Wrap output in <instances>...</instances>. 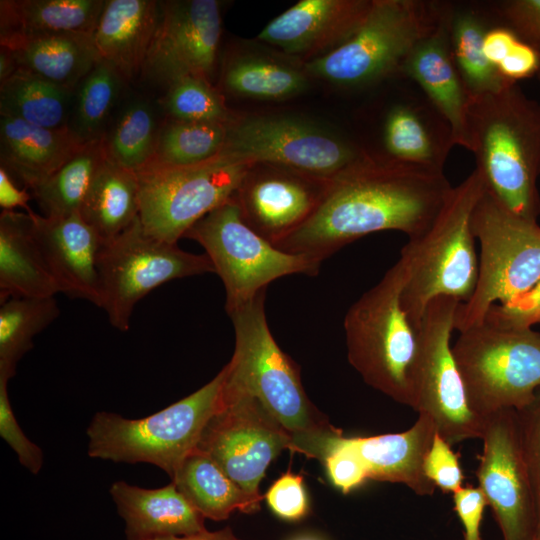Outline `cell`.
<instances>
[{"label":"cell","instance_id":"cell-5","mask_svg":"<svg viewBox=\"0 0 540 540\" xmlns=\"http://www.w3.org/2000/svg\"><path fill=\"white\" fill-rule=\"evenodd\" d=\"M404 279L399 259L352 304L344 330L348 361L365 383L415 409L419 330L402 307Z\"/></svg>","mask_w":540,"mask_h":540},{"label":"cell","instance_id":"cell-22","mask_svg":"<svg viewBox=\"0 0 540 540\" xmlns=\"http://www.w3.org/2000/svg\"><path fill=\"white\" fill-rule=\"evenodd\" d=\"M442 15L407 57L401 76L413 81L449 123L455 145L467 149L469 94L453 61Z\"/></svg>","mask_w":540,"mask_h":540},{"label":"cell","instance_id":"cell-10","mask_svg":"<svg viewBox=\"0 0 540 540\" xmlns=\"http://www.w3.org/2000/svg\"><path fill=\"white\" fill-rule=\"evenodd\" d=\"M198 242L226 290L228 312L255 298L274 280L292 274L316 276L320 263L284 252L243 218L233 196L208 213L185 234Z\"/></svg>","mask_w":540,"mask_h":540},{"label":"cell","instance_id":"cell-9","mask_svg":"<svg viewBox=\"0 0 540 540\" xmlns=\"http://www.w3.org/2000/svg\"><path fill=\"white\" fill-rule=\"evenodd\" d=\"M471 230L480 242L474 292L459 303L454 330L481 323L489 309L506 305L532 290L540 281V226L519 217L486 191L471 217Z\"/></svg>","mask_w":540,"mask_h":540},{"label":"cell","instance_id":"cell-2","mask_svg":"<svg viewBox=\"0 0 540 540\" xmlns=\"http://www.w3.org/2000/svg\"><path fill=\"white\" fill-rule=\"evenodd\" d=\"M265 292L228 312L235 348L225 383L256 398L281 426L292 452L323 463L342 430L309 399L298 364L277 344L265 314Z\"/></svg>","mask_w":540,"mask_h":540},{"label":"cell","instance_id":"cell-47","mask_svg":"<svg viewBox=\"0 0 540 540\" xmlns=\"http://www.w3.org/2000/svg\"><path fill=\"white\" fill-rule=\"evenodd\" d=\"M453 502L464 528V540H483L480 527L487 501L481 489L463 486L453 493Z\"/></svg>","mask_w":540,"mask_h":540},{"label":"cell","instance_id":"cell-35","mask_svg":"<svg viewBox=\"0 0 540 540\" xmlns=\"http://www.w3.org/2000/svg\"><path fill=\"white\" fill-rule=\"evenodd\" d=\"M60 314L54 296L10 298L0 307V377L15 375L19 360L33 347L34 337Z\"/></svg>","mask_w":540,"mask_h":540},{"label":"cell","instance_id":"cell-28","mask_svg":"<svg viewBox=\"0 0 540 540\" xmlns=\"http://www.w3.org/2000/svg\"><path fill=\"white\" fill-rule=\"evenodd\" d=\"M0 47L12 53L18 68L73 92L100 60L93 33L1 37Z\"/></svg>","mask_w":540,"mask_h":540},{"label":"cell","instance_id":"cell-39","mask_svg":"<svg viewBox=\"0 0 540 540\" xmlns=\"http://www.w3.org/2000/svg\"><path fill=\"white\" fill-rule=\"evenodd\" d=\"M124 79L98 60L76 89L69 128L84 142L102 138L103 128L118 99Z\"/></svg>","mask_w":540,"mask_h":540},{"label":"cell","instance_id":"cell-57","mask_svg":"<svg viewBox=\"0 0 540 540\" xmlns=\"http://www.w3.org/2000/svg\"><path fill=\"white\" fill-rule=\"evenodd\" d=\"M535 540H540V538H539V539H535Z\"/></svg>","mask_w":540,"mask_h":540},{"label":"cell","instance_id":"cell-49","mask_svg":"<svg viewBox=\"0 0 540 540\" xmlns=\"http://www.w3.org/2000/svg\"><path fill=\"white\" fill-rule=\"evenodd\" d=\"M487 314L508 323L531 327L540 314V281L518 299L506 305H493Z\"/></svg>","mask_w":540,"mask_h":540},{"label":"cell","instance_id":"cell-16","mask_svg":"<svg viewBox=\"0 0 540 540\" xmlns=\"http://www.w3.org/2000/svg\"><path fill=\"white\" fill-rule=\"evenodd\" d=\"M478 487L493 511L503 540H535L537 511L524 460L515 409L485 419Z\"/></svg>","mask_w":540,"mask_h":540},{"label":"cell","instance_id":"cell-8","mask_svg":"<svg viewBox=\"0 0 540 540\" xmlns=\"http://www.w3.org/2000/svg\"><path fill=\"white\" fill-rule=\"evenodd\" d=\"M224 380L223 367L197 391L140 419L96 413L87 428L88 455L116 463L152 464L172 479L220 409Z\"/></svg>","mask_w":540,"mask_h":540},{"label":"cell","instance_id":"cell-17","mask_svg":"<svg viewBox=\"0 0 540 540\" xmlns=\"http://www.w3.org/2000/svg\"><path fill=\"white\" fill-rule=\"evenodd\" d=\"M221 30L216 0L160 1L159 23L141 73L166 87L186 76L209 81Z\"/></svg>","mask_w":540,"mask_h":540},{"label":"cell","instance_id":"cell-36","mask_svg":"<svg viewBox=\"0 0 540 540\" xmlns=\"http://www.w3.org/2000/svg\"><path fill=\"white\" fill-rule=\"evenodd\" d=\"M223 84L238 96L280 100L302 93L308 80L304 72L291 66L262 57L243 56L226 66Z\"/></svg>","mask_w":540,"mask_h":540},{"label":"cell","instance_id":"cell-52","mask_svg":"<svg viewBox=\"0 0 540 540\" xmlns=\"http://www.w3.org/2000/svg\"><path fill=\"white\" fill-rule=\"evenodd\" d=\"M150 540H241L238 538L230 527H225L218 531H208L207 529L201 532L182 535V536H169L160 537Z\"/></svg>","mask_w":540,"mask_h":540},{"label":"cell","instance_id":"cell-27","mask_svg":"<svg viewBox=\"0 0 540 540\" xmlns=\"http://www.w3.org/2000/svg\"><path fill=\"white\" fill-rule=\"evenodd\" d=\"M443 16L450 52L469 97L509 84L487 61L483 39L499 23L492 1H444Z\"/></svg>","mask_w":540,"mask_h":540},{"label":"cell","instance_id":"cell-29","mask_svg":"<svg viewBox=\"0 0 540 540\" xmlns=\"http://www.w3.org/2000/svg\"><path fill=\"white\" fill-rule=\"evenodd\" d=\"M30 213L3 211L0 215L1 303L60 293L34 236Z\"/></svg>","mask_w":540,"mask_h":540},{"label":"cell","instance_id":"cell-40","mask_svg":"<svg viewBox=\"0 0 540 540\" xmlns=\"http://www.w3.org/2000/svg\"><path fill=\"white\" fill-rule=\"evenodd\" d=\"M161 103L171 119L223 124L231 121L223 99L206 79L193 76L176 79L167 86Z\"/></svg>","mask_w":540,"mask_h":540},{"label":"cell","instance_id":"cell-19","mask_svg":"<svg viewBox=\"0 0 540 540\" xmlns=\"http://www.w3.org/2000/svg\"><path fill=\"white\" fill-rule=\"evenodd\" d=\"M327 186L291 171L252 168L234 197L244 220L276 246L311 216Z\"/></svg>","mask_w":540,"mask_h":540},{"label":"cell","instance_id":"cell-24","mask_svg":"<svg viewBox=\"0 0 540 540\" xmlns=\"http://www.w3.org/2000/svg\"><path fill=\"white\" fill-rule=\"evenodd\" d=\"M436 433L434 421L419 413L403 432L349 437L348 441L363 460L369 479L401 483L419 496H430L436 487L425 475L424 462Z\"/></svg>","mask_w":540,"mask_h":540},{"label":"cell","instance_id":"cell-43","mask_svg":"<svg viewBox=\"0 0 540 540\" xmlns=\"http://www.w3.org/2000/svg\"><path fill=\"white\" fill-rule=\"evenodd\" d=\"M323 464L333 485L344 494L369 479L363 460L344 436L336 440Z\"/></svg>","mask_w":540,"mask_h":540},{"label":"cell","instance_id":"cell-37","mask_svg":"<svg viewBox=\"0 0 540 540\" xmlns=\"http://www.w3.org/2000/svg\"><path fill=\"white\" fill-rule=\"evenodd\" d=\"M226 134L227 124L171 119L159 128L154 154L144 167H176L204 162L221 151Z\"/></svg>","mask_w":540,"mask_h":540},{"label":"cell","instance_id":"cell-44","mask_svg":"<svg viewBox=\"0 0 540 540\" xmlns=\"http://www.w3.org/2000/svg\"><path fill=\"white\" fill-rule=\"evenodd\" d=\"M500 23L540 52V0L492 1Z\"/></svg>","mask_w":540,"mask_h":540},{"label":"cell","instance_id":"cell-45","mask_svg":"<svg viewBox=\"0 0 540 540\" xmlns=\"http://www.w3.org/2000/svg\"><path fill=\"white\" fill-rule=\"evenodd\" d=\"M424 472L429 481L444 493H454L463 487L464 474L458 456L438 433L425 458Z\"/></svg>","mask_w":540,"mask_h":540},{"label":"cell","instance_id":"cell-11","mask_svg":"<svg viewBox=\"0 0 540 540\" xmlns=\"http://www.w3.org/2000/svg\"><path fill=\"white\" fill-rule=\"evenodd\" d=\"M253 167L219 152L194 165L140 169L139 218L145 231L177 244L194 224L236 194Z\"/></svg>","mask_w":540,"mask_h":540},{"label":"cell","instance_id":"cell-32","mask_svg":"<svg viewBox=\"0 0 540 540\" xmlns=\"http://www.w3.org/2000/svg\"><path fill=\"white\" fill-rule=\"evenodd\" d=\"M80 214L103 243L115 238L139 216L137 173L119 166L107 156L94 178Z\"/></svg>","mask_w":540,"mask_h":540},{"label":"cell","instance_id":"cell-50","mask_svg":"<svg viewBox=\"0 0 540 540\" xmlns=\"http://www.w3.org/2000/svg\"><path fill=\"white\" fill-rule=\"evenodd\" d=\"M519 40L520 38L511 28L499 22L489 28L484 36V56L496 69Z\"/></svg>","mask_w":540,"mask_h":540},{"label":"cell","instance_id":"cell-1","mask_svg":"<svg viewBox=\"0 0 540 540\" xmlns=\"http://www.w3.org/2000/svg\"><path fill=\"white\" fill-rule=\"evenodd\" d=\"M443 172L367 158L328 183L311 216L276 247L322 263L374 232L413 238L433 222L452 190Z\"/></svg>","mask_w":540,"mask_h":540},{"label":"cell","instance_id":"cell-20","mask_svg":"<svg viewBox=\"0 0 540 540\" xmlns=\"http://www.w3.org/2000/svg\"><path fill=\"white\" fill-rule=\"evenodd\" d=\"M371 3L301 0L270 21L258 39L287 54L314 59L345 42L360 26Z\"/></svg>","mask_w":540,"mask_h":540},{"label":"cell","instance_id":"cell-54","mask_svg":"<svg viewBox=\"0 0 540 540\" xmlns=\"http://www.w3.org/2000/svg\"><path fill=\"white\" fill-rule=\"evenodd\" d=\"M294 540H317V539L312 538V537H299V538H296Z\"/></svg>","mask_w":540,"mask_h":540},{"label":"cell","instance_id":"cell-21","mask_svg":"<svg viewBox=\"0 0 540 540\" xmlns=\"http://www.w3.org/2000/svg\"><path fill=\"white\" fill-rule=\"evenodd\" d=\"M30 214L34 236L59 292L100 307L98 256L103 242L97 232L80 212L66 217Z\"/></svg>","mask_w":540,"mask_h":540},{"label":"cell","instance_id":"cell-3","mask_svg":"<svg viewBox=\"0 0 540 540\" xmlns=\"http://www.w3.org/2000/svg\"><path fill=\"white\" fill-rule=\"evenodd\" d=\"M467 150L485 191L511 213L537 222L540 104L517 83L469 98Z\"/></svg>","mask_w":540,"mask_h":540},{"label":"cell","instance_id":"cell-23","mask_svg":"<svg viewBox=\"0 0 540 540\" xmlns=\"http://www.w3.org/2000/svg\"><path fill=\"white\" fill-rule=\"evenodd\" d=\"M126 540L182 536L206 530L205 517L170 484L154 489L116 481L110 487Z\"/></svg>","mask_w":540,"mask_h":540},{"label":"cell","instance_id":"cell-18","mask_svg":"<svg viewBox=\"0 0 540 540\" xmlns=\"http://www.w3.org/2000/svg\"><path fill=\"white\" fill-rule=\"evenodd\" d=\"M378 130L380 151L374 160L383 163L443 172L455 146L449 123L406 77L400 95L380 114Z\"/></svg>","mask_w":540,"mask_h":540},{"label":"cell","instance_id":"cell-38","mask_svg":"<svg viewBox=\"0 0 540 540\" xmlns=\"http://www.w3.org/2000/svg\"><path fill=\"white\" fill-rule=\"evenodd\" d=\"M158 132L151 104L143 98L134 99L121 111L109 136L104 135L107 156L119 166L137 172L152 158Z\"/></svg>","mask_w":540,"mask_h":540},{"label":"cell","instance_id":"cell-15","mask_svg":"<svg viewBox=\"0 0 540 540\" xmlns=\"http://www.w3.org/2000/svg\"><path fill=\"white\" fill-rule=\"evenodd\" d=\"M197 448L240 488L262 500L259 484L270 463L290 449V442L256 398L224 380L221 407L206 425Z\"/></svg>","mask_w":540,"mask_h":540},{"label":"cell","instance_id":"cell-53","mask_svg":"<svg viewBox=\"0 0 540 540\" xmlns=\"http://www.w3.org/2000/svg\"><path fill=\"white\" fill-rule=\"evenodd\" d=\"M18 69V65L15 61L12 53L1 47L0 49V82H3L9 78Z\"/></svg>","mask_w":540,"mask_h":540},{"label":"cell","instance_id":"cell-14","mask_svg":"<svg viewBox=\"0 0 540 540\" xmlns=\"http://www.w3.org/2000/svg\"><path fill=\"white\" fill-rule=\"evenodd\" d=\"M459 303L451 297H438L423 316L414 409L429 416L437 433L451 446L467 439H481L485 426L469 406L450 344Z\"/></svg>","mask_w":540,"mask_h":540},{"label":"cell","instance_id":"cell-48","mask_svg":"<svg viewBox=\"0 0 540 540\" xmlns=\"http://www.w3.org/2000/svg\"><path fill=\"white\" fill-rule=\"evenodd\" d=\"M539 69L540 52L521 39L496 68L498 74L509 83L534 76Z\"/></svg>","mask_w":540,"mask_h":540},{"label":"cell","instance_id":"cell-33","mask_svg":"<svg viewBox=\"0 0 540 540\" xmlns=\"http://www.w3.org/2000/svg\"><path fill=\"white\" fill-rule=\"evenodd\" d=\"M73 91L28 70L18 68L0 82V116L36 126L57 129L69 126Z\"/></svg>","mask_w":540,"mask_h":540},{"label":"cell","instance_id":"cell-12","mask_svg":"<svg viewBox=\"0 0 540 540\" xmlns=\"http://www.w3.org/2000/svg\"><path fill=\"white\" fill-rule=\"evenodd\" d=\"M220 153L252 165H275L325 183L369 158L350 140L307 121L277 115L231 119Z\"/></svg>","mask_w":540,"mask_h":540},{"label":"cell","instance_id":"cell-6","mask_svg":"<svg viewBox=\"0 0 540 540\" xmlns=\"http://www.w3.org/2000/svg\"><path fill=\"white\" fill-rule=\"evenodd\" d=\"M442 1L372 0L356 31L306 62L307 74L344 88H366L401 76L415 46L440 23Z\"/></svg>","mask_w":540,"mask_h":540},{"label":"cell","instance_id":"cell-26","mask_svg":"<svg viewBox=\"0 0 540 540\" xmlns=\"http://www.w3.org/2000/svg\"><path fill=\"white\" fill-rule=\"evenodd\" d=\"M160 18V1L106 0L93 32L99 58L130 81L142 71Z\"/></svg>","mask_w":540,"mask_h":540},{"label":"cell","instance_id":"cell-25","mask_svg":"<svg viewBox=\"0 0 540 540\" xmlns=\"http://www.w3.org/2000/svg\"><path fill=\"white\" fill-rule=\"evenodd\" d=\"M86 143L69 126L51 129L0 117L1 167L31 191L50 178Z\"/></svg>","mask_w":540,"mask_h":540},{"label":"cell","instance_id":"cell-31","mask_svg":"<svg viewBox=\"0 0 540 540\" xmlns=\"http://www.w3.org/2000/svg\"><path fill=\"white\" fill-rule=\"evenodd\" d=\"M172 482L205 519L222 521L235 511L254 513L260 509L261 499L240 488L198 448L183 460Z\"/></svg>","mask_w":540,"mask_h":540},{"label":"cell","instance_id":"cell-34","mask_svg":"<svg viewBox=\"0 0 540 540\" xmlns=\"http://www.w3.org/2000/svg\"><path fill=\"white\" fill-rule=\"evenodd\" d=\"M107 158L104 136L87 142L41 185L32 190L47 217H66L80 212L94 178Z\"/></svg>","mask_w":540,"mask_h":540},{"label":"cell","instance_id":"cell-4","mask_svg":"<svg viewBox=\"0 0 540 540\" xmlns=\"http://www.w3.org/2000/svg\"><path fill=\"white\" fill-rule=\"evenodd\" d=\"M484 192L483 179L474 170L452 188L431 225L409 238L401 250L405 270L401 303L418 330L431 301L446 296L465 303L474 292L478 256L471 217Z\"/></svg>","mask_w":540,"mask_h":540},{"label":"cell","instance_id":"cell-30","mask_svg":"<svg viewBox=\"0 0 540 540\" xmlns=\"http://www.w3.org/2000/svg\"><path fill=\"white\" fill-rule=\"evenodd\" d=\"M104 0H1L0 38L93 33Z\"/></svg>","mask_w":540,"mask_h":540},{"label":"cell","instance_id":"cell-46","mask_svg":"<svg viewBox=\"0 0 540 540\" xmlns=\"http://www.w3.org/2000/svg\"><path fill=\"white\" fill-rule=\"evenodd\" d=\"M265 498L271 510L284 520L296 521L308 512L303 477L290 470L273 482Z\"/></svg>","mask_w":540,"mask_h":540},{"label":"cell","instance_id":"cell-55","mask_svg":"<svg viewBox=\"0 0 540 540\" xmlns=\"http://www.w3.org/2000/svg\"><path fill=\"white\" fill-rule=\"evenodd\" d=\"M536 323H540V314H539V316H538L537 319H536Z\"/></svg>","mask_w":540,"mask_h":540},{"label":"cell","instance_id":"cell-42","mask_svg":"<svg viewBox=\"0 0 540 540\" xmlns=\"http://www.w3.org/2000/svg\"><path fill=\"white\" fill-rule=\"evenodd\" d=\"M8 381L0 377V436L16 453L28 471L38 474L43 465V452L21 429L8 397Z\"/></svg>","mask_w":540,"mask_h":540},{"label":"cell","instance_id":"cell-13","mask_svg":"<svg viewBox=\"0 0 540 540\" xmlns=\"http://www.w3.org/2000/svg\"><path fill=\"white\" fill-rule=\"evenodd\" d=\"M214 272L206 254L182 250L148 234L139 218L98 256L100 308L116 329H129L135 305L150 291L174 280Z\"/></svg>","mask_w":540,"mask_h":540},{"label":"cell","instance_id":"cell-56","mask_svg":"<svg viewBox=\"0 0 540 540\" xmlns=\"http://www.w3.org/2000/svg\"><path fill=\"white\" fill-rule=\"evenodd\" d=\"M537 75H538V77H539V79H540V69H539V71H538V74H537ZM539 104H540V102H539Z\"/></svg>","mask_w":540,"mask_h":540},{"label":"cell","instance_id":"cell-7","mask_svg":"<svg viewBox=\"0 0 540 540\" xmlns=\"http://www.w3.org/2000/svg\"><path fill=\"white\" fill-rule=\"evenodd\" d=\"M452 346L469 406L484 420L519 410L540 390V332L487 314Z\"/></svg>","mask_w":540,"mask_h":540},{"label":"cell","instance_id":"cell-51","mask_svg":"<svg viewBox=\"0 0 540 540\" xmlns=\"http://www.w3.org/2000/svg\"><path fill=\"white\" fill-rule=\"evenodd\" d=\"M31 195L27 190L16 186L9 172L0 166V207L3 211H14L15 208H24L27 213L32 212L28 205Z\"/></svg>","mask_w":540,"mask_h":540},{"label":"cell","instance_id":"cell-41","mask_svg":"<svg viewBox=\"0 0 540 540\" xmlns=\"http://www.w3.org/2000/svg\"><path fill=\"white\" fill-rule=\"evenodd\" d=\"M524 460L531 479L536 511L537 535L540 538V390L523 408L516 410Z\"/></svg>","mask_w":540,"mask_h":540}]
</instances>
